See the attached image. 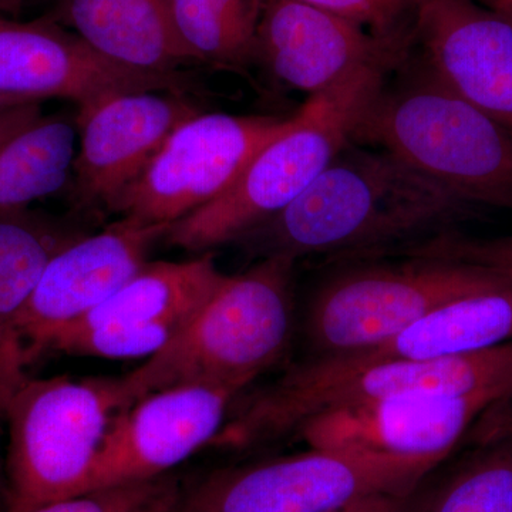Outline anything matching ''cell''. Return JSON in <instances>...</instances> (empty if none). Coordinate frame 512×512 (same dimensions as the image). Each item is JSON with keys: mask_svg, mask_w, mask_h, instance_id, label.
<instances>
[{"mask_svg": "<svg viewBox=\"0 0 512 512\" xmlns=\"http://www.w3.org/2000/svg\"><path fill=\"white\" fill-rule=\"evenodd\" d=\"M481 212L393 154L349 143L284 211L237 244L262 259H386Z\"/></svg>", "mask_w": 512, "mask_h": 512, "instance_id": "1", "label": "cell"}, {"mask_svg": "<svg viewBox=\"0 0 512 512\" xmlns=\"http://www.w3.org/2000/svg\"><path fill=\"white\" fill-rule=\"evenodd\" d=\"M350 143L387 151L478 207L512 211V137L409 50Z\"/></svg>", "mask_w": 512, "mask_h": 512, "instance_id": "2", "label": "cell"}, {"mask_svg": "<svg viewBox=\"0 0 512 512\" xmlns=\"http://www.w3.org/2000/svg\"><path fill=\"white\" fill-rule=\"evenodd\" d=\"M497 393L512 399V340L467 355L359 363L311 357L228 414L211 446L254 447L295 433L305 421L359 404Z\"/></svg>", "mask_w": 512, "mask_h": 512, "instance_id": "3", "label": "cell"}, {"mask_svg": "<svg viewBox=\"0 0 512 512\" xmlns=\"http://www.w3.org/2000/svg\"><path fill=\"white\" fill-rule=\"evenodd\" d=\"M295 265L264 258L244 274L227 276L170 343L114 379L120 412L170 387L212 384L242 392L271 369L291 345Z\"/></svg>", "mask_w": 512, "mask_h": 512, "instance_id": "4", "label": "cell"}, {"mask_svg": "<svg viewBox=\"0 0 512 512\" xmlns=\"http://www.w3.org/2000/svg\"><path fill=\"white\" fill-rule=\"evenodd\" d=\"M392 70L370 67L328 92L309 97L292 126L256 154L227 192L165 232V241L205 251L242 235L284 211L348 146L360 114Z\"/></svg>", "mask_w": 512, "mask_h": 512, "instance_id": "5", "label": "cell"}, {"mask_svg": "<svg viewBox=\"0 0 512 512\" xmlns=\"http://www.w3.org/2000/svg\"><path fill=\"white\" fill-rule=\"evenodd\" d=\"M114 379L28 377L6 404L5 512H30L86 491L116 414Z\"/></svg>", "mask_w": 512, "mask_h": 512, "instance_id": "6", "label": "cell"}, {"mask_svg": "<svg viewBox=\"0 0 512 512\" xmlns=\"http://www.w3.org/2000/svg\"><path fill=\"white\" fill-rule=\"evenodd\" d=\"M357 261L323 282L303 318L311 357L353 355L382 345L440 306L512 284L477 266L441 259Z\"/></svg>", "mask_w": 512, "mask_h": 512, "instance_id": "7", "label": "cell"}, {"mask_svg": "<svg viewBox=\"0 0 512 512\" xmlns=\"http://www.w3.org/2000/svg\"><path fill=\"white\" fill-rule=\"evenodd\" d=\"M439 463L312 448L295 456L212 471L183 490L175 512H335L380 493H407Z\"/></svg>", "mask_w": 512, "mask_h": 512, "instance_id": "8", "label": "cell"}, {"mask_svg": "<svg viewBox=\"0 0 512 512\" xmlns=\"http://www.w3.org/2000/svg\"><path fill=\"white\" fill-rule=\"evenodd\" d=\"M291 119L200 113L168 137L113 214L146 225H173L227 192L256 154Z\"/></svg>", "mask_w": 512, "mask_h": 512, "instance_id": "9", "label": "cell"}, {"mask_svg": "<svg viewBox=\"0 0 512 512\" xmlns=\"http://www.w3.org/2000/svg\"><path fill=\"white\" fill-rule=\"evenodd\" d=\"M195 89L184 72H138L111 62L49 16L29 22L0 18V96L37 103L66 99L80 114L119 94Z\"/></svg>", "mask_w": 512, "mask_h": 512, "instance_id": "10", "label": "cell"}, {"mask_svg": "<svg viewBox=\"0 0 512 512\" xmlns=\"http://www.w3.org/2000/svg\"><path fill=\"white\" fill-rule=\"evenodd\" d=\"M167 225L121 217L99 234L84 235L53 256L16 325L20 363L47 356L57 333L82 319L147 262Z\"/></svg>", "mask_w": 512, "mask_h": 512, "instance_id": "11", "label": "cell"}, {"mask_svg": "<svg viewBox=\"0 0 512 512\" xmlns=\"http://www.w3.org/2000/svg\"><path fill=\"white\" fill-rule=\"evenodd\" d=\"M239 393L212 384L170 387L117 413L84 493L168 474L212 443Z\"/></svg>", "mask_w": 512, "mask_h": 512, "instance_id": "12", "label": "cell"}, {"mask_svg": "<svg viewBox=\"0 0 512 512\" xmlns=\"http://www.w3.org/2000/svg\"><path fill=\"white\" fill-rule=\"evenodd\" d=\"M201 110L187 94L140 92L110 97L77 116L82 131L74 161V207L113 214L168 137Z\"/></svg>", "mask_w": 512, "mask_h": 512, "instance_id": "13", "label": "cell"}, {"mask_svg": "<svg viewBox=\"0 0 512 512\" xmlns=\"http://www.w3.org/2000/svg\"><path fill=\"white\" fill-rule=\"evenodd\" d=\"M410 45L380 39L349 20L299 0H265L255 66L296 92L318 96L360 70H396Z\"/></svg>", "mask_w": 512, "mask_h": 512, "instance_id": "14", "label": "cell"}, {"mask_svg": "<svg viewBox=\"0 0 512 512\" xmlns=\"http://www.w3.org/2000/svg\"><path fill=\"white\" fill-rule=\"evenodd\" d=\"M227 276L211 255L187 262H146L67 328L87 329L84 348L92 356L151 357L188 325Z\"/></svg>", "mask_w": 512, "mask_h": 512, "instance_id": "15", "label": "cell"}, {"mask_svg": "<svg viewBox=\"0 0 512 512\" xmlns=\"http://www.w3.org/2000/svg\"><path fill=\"white\" fill-rule=\"evenodd\" d=\"M410 53L512 137V22L476 0H426Z\"/></svg>", "mask_w": 512, "mask_h": 512, "instance_id": "16", "label": "cell"}, {"mask_svg": "<svg viewBox=\"0 0 512 512\" xmlns=\"http://www.w3.org/2000/svg\"><path fill=\"white\" fill-rule=\"evenodd\" d=\"M505 400L510 399L477 393L359 404L312 417L295 433L312 448L366 451L440 464L474 421Z\"/></svg>", "mask_w": 512, "mask_h": 512, "instance_id": "17", "label": "cell"}, {"mask_svg": "<svg viewBox=\"0 0 512 512\" xmlns=\"http://www.w3.org/2000/svg\"><path fill=\"white\" fill-rule=\"evenodd\" d=\"M46 16L127 69L173 74L197 63L175 29L170 0H50Z\"/></svg>", "mask_w": 512, "mask_h": 512, "instance_id": "18", "label": "cell"}, {"mask_svg": "<svg viewBox=\"0 0 512 512\" xmlns=\"http://www.w3.org/2000/svg\"><path fill=\"white\" fill-rule=\"evenodd\" d=\"M84 235L76 225L30 208L0 211V417L29 377L16 343L20 315L53 256Z\"/></svg>", "mask_w": 512, "mask_h": 512, "instance_id": "19", "label": "cell"}, {"mask_svg": "<svg viewBox=\"0 0 512 512\" xmlns=\"http://www.w3.org/2000/svg\"><path fill=\"white\" fill-rule=\"evenodd\" d=\"M512 340V286L440 306L382 345L345 357L352 362L433 360L467 355Z\"/></svg>", "mask_w": 512, "mask_h": 512, "instance_id": "20", "label": "cell"}, {"mask_svg": "<svg viewBox=\"0 0 512 512\" xmlns=\"http://www.w3.org/2000/svg\"><path fill=\"white\" fill-rule=\"evenodd\" d=\"M77 121L40 116L0 146V211L23 210L72 181Z\"/></svg>", "mask_w": 512, "mask_h": 512, "instance_id": "21", "label": "cell"}, {"mask_svg": "<svg viewBox=\"0 0 512 512\" xmlns=\"http://www.w3.org/2000/svg\"><path fill=\"white\" fill-rule=\"evenodd\" d=\"M175 29L197 63L245 74L255 66L265 0H170Z\"/></svg>", "mask_w": 512, "mask_h": 512, "instance_id": "22", "label": "cell"}, {"mask_svg": "<svg viewBox=\"0 0 512 512\" xmlns=\"http://www.w3.org/2000/svg\"><path fill=\"white\" fill-rule=\"evenodd\" d=\"M478 444L436 488L429 512H512V433Z\"/></svg>", "mask_w": 512, "mask_h": 512, "instance_id": "23", "label": "cell"}, {"mask_svg": "<svg viewBox=\"0 0 512 512\" xmlns=\"http://www.w3.org/2000/svg\"><path fill=\"white\" fill-rule=\"evenodd\" d=\"M183 487L177 477L164 476L53 501L30 512H175Z\"/></svg>", "mask_w": 512, "mask_h": 512, "instance_id": "24", "label": "cell"}, {"mask_svg": "<svg viewBox=\"0 0 512 512\" xmlns=\"http://www.w3.org/2000/svg\"><path fill=\"white\" fill-rule=\"evenodd\" d=\"M390 258L441 259V261L473 265L501 276L512 284V235L511 237L477 238L468 237L457 229H451L426 241L400 249Z\"/></svg>", "mask_w": 512, "mask_h": 512, "instance_id": "25", "label": "cell"}, {"mask_svg": "<svg viewBox=\"0 0 512 512\" xmlns=\"http://www.w3.org/2000/svg\"><path fill=\"white\" fill-rule=\"evenodd\" d=\"M333 13L390 42L412 43L414 23L426 0H299Z\"/></svg>", "mask_w": 512, "mask_h": 512, "instance_id": "26", "label": "cell"}, {"mask_svg": "<svg viewBox=\"0 0 512 512\" xmlns=\"http://www.w3.org/2000/svg\"><path fill=\"white\" fill-rule=\"evenodd\" d=\"M434 490H424L421 484L407 493L367 495L335 512H429Z\"/></svg>", "mask_w": 512, "mask_h": 512, "instance_id": "27", "label": "cell"}, {"mask_svg": "<svg viewBox=\"0 0 512 512\" xmlns=\"http://www.w3.org/2000/svg\"><path fill=\"white\" fill-rule=\"evenodd\" d=\"M480 426L477 427V443L498 439L505 434L512 433V399L494 404L480 417Z\"/></svg>", "mask_w": 512, "mask_h": 512, "instance_id": "28", "label": "cell"}, {"mask_svg": "<svg viewBox=\"0 0 512 512\" xmlns=\"http://www.w3.org/2000/svg\"><path fill=\"white\" fill-rule=\"evenodd\" d=\"M42 116V103H26L0 117V146L18 131Z\"/></svg>", "mask_w": 512, "mask_h": 512, "instance_id": "29", "label": "cell"}, {"mask_svg": "<svg viewBox=\"0 0 512 512\" xmlns=\"http://www.w3.org/2000/svg\"><path fill=\"white\" fill-rule=\"evenodd\" d=\"M476 2L512 22V0H476Z\"/></svg>", "mask_w": 512, "mask_h": 512, "instance_id": "30", "label": "cell"}, {"mask_svg": "<svg viewBox=\"0 0 512 512\" xmlns=\"http://www.w3.org/2000/svg\"><path fill=\"white\" fill-rule=\"evenodd\" d=\"M25 3L26 0H0V13L18 19L23 8H25Z\"/></svg>", "mask_w": 512, "mask_h": 512, "instance_id": "31", "label": "cell"}, {"mask_svg": "<svg viewBox=\"0 0 512 512\" xmlns=\"http://www.w3.org/2000/svg\"><path fill=\"white\" fill-rule=\"evenodd\" d=\"M26 103H37V101H29L16 99V97L0 96V117L3 114L8 113L9 110L15 109V107L22 106Z\"/></svg>", "mask_w": 512, "mask_h": 512, "instance_id": "32", "label": "cell"}, {"mask_svg": "<svg viewBox=\"0 0 512 512\" xmlns=\"http://www.w3.org/2000/svg\"><path fill=\"white\" fill-rule=\"evenodd\" d=\"M5 505V468L2 464V456H0V508Z\"/></svg>", "mask_w": 512, "mask_h": 512, "instance_id": "33", "label": "cell"}]
</instances>
